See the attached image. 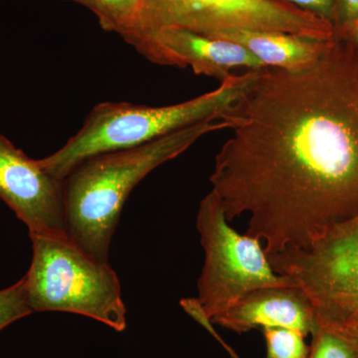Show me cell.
<instances>
[{
	"instance_id": "6da1fadb",
	"label": "cell",
	"mask_w": 358,
	"mask_h": 358,
	"mask_svg": "<svg viewBox=\"0 0 358 358\" xmlns=\"http://www.w3.org/2000/svg\"><path fill=\"white\" fill-rule=\"evenodd\" d=\"M211 192L268 255L358 215V73L333 41L307 70L263 68L222 115Z\"/></svg>"
},
{
	"instance_id": "7a4b0ae2",
	"label": "cell",
	"mask_w": 358,
	"mask_h": 358,
	"mask_svg": "<svg viewBox=\"0 0 358 358\" xmlns=\"http://www.w3.org/2000/svg\"><path fill=\"white\" fill-rule=\"evenodd\" d=\"M229 128L225 120H206L138 147L84 160L64 179L66 222L71 239L101 262L109 263L113 236L134 188L202 136Z\"/></svg>"
},
{
	"instance_id": "3957f363",
	"label": "cell",
	"mask_w": 358,
	"mask_h": 358,
	"mask_svg": "<svg viewBox=\"0 0 358 358\" xmlns=\"http://www.w3.org/2000/svg\"><path fill=\"white\" fill-rule=\"evenodd\" d=\"M257 70L231 75L213 91L174 105L150 107L126 102L96 105L83 126L57 152L39 159L54 178L64 180L84 160L145 145L206 120L222 119L253 83Z\"/></svg>"
},
{
	"instance_id": "277c9868",
	"label": "cell",
	"mask_w": 358,
	"mask_h": 358,
	"mask_svg": "<svg viewBox=\"0 0 358 358\" xmlns=\"http://www.w3.org/2000/svg\"><path fill=\"white\" fill-rule=\"evenodd\" d=\"M29 236L32 262L23 278L32 312L76 313L119 333L126 329L121 284L109 263L90 255L68 234Z\"/></svg>"
},
{
	"instance_id": "5b68a950",
	"label": "cell",
	"mask_w": 358,
	"mask_h": 358,
	"mask_svg": "<svg viewBox=\"0 0 358 358\" xmlns=\"http://www.w3.org/2000/svg\"><path fill=\"white\" fill-rule=\"evenodd\" d=\"M196 227L204 250L196 300L210 320L255 289L294 285L275 272L260 240L230 225L213 192L200 202Z\"/></svg>"
},
{
	"instance_id": "8992f818",
	"label": "cell",
	"mask_w": 358,
	"mask_h": 358,
	"mask_svg": "<svg viewBox=\"0 0 358 358\" xmlns=\"http://www.w3.org/2000/svg\"><path fill=\"white\" fill-rule=\"evenodd\" d=\"M150 35L176 27L212 36L228 30L292 33L331 41L334 28L326 18L278 0H138Z\"/></svg>"
},
{
	"instance_id": "52a82bcc",
	"label": "cell",
	"mask_w": 358,
	"mask_h": 358,
	"mask_svg": "<svg viewBox=\"0 0 358 358\" xmlns=\"http://www.w3.org/2000/svg\"><path fill=\"white\" fill-rule=\"evenodd\" d=\"M312 301L319 317L339 320L358 308V215L336 224L305 247L268 255Z\"/></svg>"
},
{
	"instance_id": "ba28073f",
	"label": "cell",
	"mask_w": 358,
	"mask_h": 358,
	"mask_svg": "<svg viewBox=\"0 0 358 358\" xmlns=\"http://www.w3.org/2000/svg\"><path fill=\"white\" fill-rule=\"evenodd\" d=\"M0 199L29 233L68 234L65 181L54 178L0 134Z\"/></svg>"
},
{
	"instance_id": "9c48e42d",
	"label": "cell",
	"mask_w": 358,
	"mask_h": 358,
	"mask_svg": "<svg viewBox=\"0 0 358 358\" xmlns=\"http://www.w3.org/2000/svg\"><path fill=\"white\" fill-rule=\"evenodd\" d=\"M148 61L155 64L190 67L197 75L222 82L235 68L263 69L264 66L241 45L176 27L155 30Z\"/></svg>"
},
{
	"instance_id": "30bf717a",
	"label": "cell",
	"mask_w": 358,
	"mask_h": 358,
	"mask_svg": "<svg viewBox=\"0 0 358 358\" xmlns=\"http://www.w3.org/2000/svg\"><path fill=\"white\" fill-rule=\"evenodd\" d=\"M211 322L237 334L254 329L285 327L308 336L317 324V313L303 289L288 285L255 289Z\"/></svg>"
},
{
	"instance_id": "8fae6325",
	"label": "cell",
	"mask_w": 358,
	"mask_h": 358,
	"mask_svg": "<svg viewBox=\"0 0 358 358\" xmlns=\"http://www.w3.org/2000/svg\"><path fill=\"white\" fill-rule=\"evenodd\" d=\"M241 45L265 68L298 72L317 64L331 41L308 38L292 33L265 30H228L212 35Z\"/></svg>"
},
{
	"instance_id": "7c38bea8",
	"label": "cell",
	"mask_w": 358,
	"mask_h": 358,
	"mask_svg": "<svg viewBox=\"0 0 358 358\" xmlns=\"http://www.w3.org/2000/svg\"><path fill=\"white\" fill-rule=\"evenodd\" d=\"M86 6L98 17L103 30L115 32L148 58V31L138 0H68Z\"/></svg>"
},
{
	"instance_id": "4fadbf2b",
	"label": "cell",
	"mask_w": 358,
	"mask_h": 358,
	"mask_svg": "<svg viewBox=\"0 0 358 358\" xmlns=\"http://www.w3.org/2000/svg\"><path fill=\"white\" fill-rule=\"evenodd\" d=\"M308 358H358V338L343 327L317 315Z\"/></svg>"
},
{
	"instance_id": "5bb4252c",
	"label": "cell",
	"mask_w": 358,
	"mask_h": 358,
	"mask_svg": "<svg viewBox=\"0 0 358 358\" xmlns=\"http://www.w3.org/2000/svg\"><path fill=\"white\" fill-rule=\"evenodd\" d=\"M266 358H308L310 345L300 331L285 327H265Z\"/></svg>"
},
{
	"instance_id": "9a60e30c",
	"label": "cell",
	"mask_w": 358,
	"mask_h": 358,
	"mask_svg": "<svg viewBox=\"0 0 358 358\" xmlns=\"http://www.w3.org/2000/svg\"><path fill=\"white\" fill-rule=\"evenodd\" d=\"M32 313L26 296L24 278L0 289V331Z\"/></svg>"
},
{
	"instance_id": "2e32d148",
	"label": "cell",
	"mask_w": 358,
	"mask_h": 358,
	"mask_svg": "<svg viewBox=\"0 0 358 358\" xmlns=\"http://www.w3.org/2000/svg\"><path fill=\"white\" fill-rule=\"evenodd\" d=\"M278 1L291 4L301 10L308 11L327 20L333 13L336 0H278Z\"/></svg>"
},
{
	"instance_id": "e0dca14e",
	"label": "cell",
	"mask_w": 358,
	"mask_h": 358,
	"mask_svg": "<svg viewBox=\"0 0 358 358\" xmlns=\"http://www.w3.org/2000/svg\"><path fill=\"white\" fill-rule=\"evenodd\" d=\"M339 16L352 26L358 18V0H338Z\"/></svg>"
},
{
	"instance_id": "ac0fdd59",
	"label": "cell",
	"mask_w": 358,
	"mask_h": 358,
	"mask_svg": "<svg viewBox=\"0 0 358 358\" xmlns=\"http://www.w3.org/2000/svg\"><path fill=\"white\" fill-rule=\"evenodd\" d=\"M322 319V317H320ZM338 324L339 327H343L346 331H350L355 338H358V308L345 317L339 320H329Z\"/></svg>"
},
{
	"instance_id": "d6986e66",
	"label": "cell",
	"mask_w": 358,
	"mask_h": 358,
	"mask_svg": "<svg viewBox=\"0 0 358 358\" xmlns=\"http://www.w3.org/2000/svg\"><path fill=\"white\" fill-rule=\"evenodd\" d=\"M350 27H352L353 40H355V44L358 46V18Z\"/></svg>"
},
{
	"instance_id": "ffe728a7",
	"label": "cell",
	"mask_w": 358,
	"mask_h": 358,
	"mask_svg": "<svg viewBox=\"0 0 358 358\" xmlns=\"http://www.w3.org/2000/svg\"><path fill=\"white\" fill-rule=\"evenodd\" d=\"M231 358H240L239 357H238V355L237 353H235L234 355H232V357H230Z\"/></svg>"
}]
</instances>
